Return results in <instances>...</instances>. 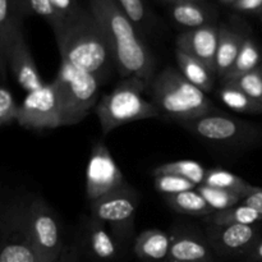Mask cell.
<instances>
[{"label": "cell", "instance_id": "obj_28", "mask_svg": "<svg viewBox=\"0 0 262 262\" xmlns=\"http://www.w3.org/2000/svg\"><path fill=\"white\" fill-rule=\"evenodd\" d=\"M197 191L201 193V196L204 197L205 201L214 212L237 206V205L242 204L243 200L247 197L246 194L227 191V189L214 188V187L205 186V184L197 187Z\"/></svg>", "mask_w": 262, "mask_h": 262}, {"label": "cell", "instance_id": "obj_1", "mask_svg": "<svg viewBox=\"0 0 262 262\" xmlns=\"http://www.w3.org/2000/svg\"><path fill=\"white\" fill-rule=\"evenodd\" d=\"M61 61H67L106 81L117 69L110 41L90 9L78 7L51 26Z\"/></svg>", "mask_w": 262, "mask_h": 262}, {"label": "cell", "instance_id": "obj_8", "mask_svg": "<svg viewBox=\"0 0 262 262\" xmlns=\"http://www.w3.org/2000/svg\"><path fill=\"white\" fill-rule=\"evenodd\" d=\"M27 229L37 251L40 262H51L64 251L63 234L55 212L42 199H36L26 207Z\"/></svg>", "mask_w": 262, "mask_h": 262}, {"label": "cell", "instance_id": "obj_12", "mask_svg": "<svg viewBox=\"0 0 262 262\" xmlns=\"http://www.w3.org/2000/svg\"><path fill=\"white\" fill-rule=\"evenodd\" d=\"M7 66L18 84L27 92L41 89L45 84L38 73V69L23 35L22 25L14 28L9 38V45L7 50Z\"/></svg>", "mask_w": 262, "mask_h": 262}, {"label": "cell", "instance_id": "obj_18", "mask_svg": "<svg viewBox=\"0 0 262 262\" xmlns=\"http://www.w3.org/2000/svg\"><path fill=\"white\" fill-rule=\"evenodd\" d=\"M247 36L238 31L237 28H232L229 26H220L219 27V42H217L216 59H215V71L220 78H224L234 64L243 41Z\"/></svg>", "mask_w": 262, "mask_h": 262}, {"label": "cell", "instance_id": "obj_38", "mask_svg": "<svg viewBox=\"0 0 262 262\" xmlns=\"http://www.w3.org/2000/svg\"><path fill=\"white\" fill-rule=\"evenodd\" d=\"M61 257H63V262H81L79 252L76 246L66 245L63 253H61Z\"/></svg>", "mask_w": 262, "mask_h": 262}, {"label": "cell", "instance_id": "obj_25", "mask_svg": "<svg viewBox=\"0 0 262 262\" xmlns=\"http://www.w3.org/2000/svg\"><path fill=\"white\" fill-rule=\"evenodd\" d=\"M219 99L229 109L246 114H262V104L251 99L232 82H223V86L217 91Z\"/></svg>", "mask_w": 262, "mask_h": 262}, {"label": "cell", "instance_id": "obj_11", "mask_svg": "<svg viewBox=\"0 0 262 262\" xmlns=\"http://www.w3.org/2000/svg\"><path fill=\"white\" fill-rule=\"evenodd\" d=\"M258 224L207 225L205 237L215 255L222 257H246L261 237Z\"/></svg>", "mask_w": 262, "mask_h": 262}, {"label": "cell", "instance_id": "obj_39", "mask_svg": "<svg viewBox=\"0 0 262 262\" xmlns=\"http://www.w3.org/2000/svg\"><path fill=\"white\" fill-rule=\"evenodd\" d=\"M173 4H177V3H183V2H196V0H169Z\"/></svg>", "mask_w": 262, "mask_h": 262}, {"label": "cell", "instance_id": "obj_37", "mask_svg": "<svg viewBox=\"0 0 262 262\" xmlns=\"http://www.w3.org/2000/svg\"><path fill=\"white\" fill-rule=\"evenodd\" d=\"M245 258L247 262H262V234Z\"/></svg>", "mask_w": 262, "mask_h": 262}, {"label": "cell", "instance_id": "obj_20", "mask_svg": "<svg viewBox=\"0 0 262 262\" xmlns=\"http://www.w3.org/2000/svg\"><path fill=\"white\" fill-rule=\"evenodd\" d=\"M176 58L179 67V72L183 74L184 78L188 79L191 83L199 87L205 94L214 89L215 73L210 71L204 63L192 58L188 54L178 50V49L176 50Z\"/></svg>", "mask_w": 262, "mask_h": 262}, {"label": "cell", "instance_id": "obj_7", "mask_svg": "<svg viewBox=\"0 0 262 262\" xmlns=\"http://www.w3.org/2000/svg\"><path fill=\"white\" fill-rule=\"evenodd\" d=\"M138 202L137 191L128 184L91 202V215L101 220L118 242L122 243L133 234Z\"/></svg>", "mask_w": 262, "mask_h": 262}, {"label": "cell", "instance_id": "obj_23", "mask_svg": "<svg viewBox=\"0 0 262 262\" xmlns=\"http://www.w3.org/2000/svg\"><path fill=\"white\" fill-rule=\"evenodd\" d=\"M171 18L178 25L188 27L189 30L212 25L211 13L206 8L196 4L194 2L177 3L171 8Z\"/></svg>", "mask_w": 262, "mask_h": 262}, {"label": "cell", "instance_id": "obj_13", "mask_svg": "<svg viewBox=\"0 0 262 262\" xmlns=\"http://www.w3.org/2000/svg\"><path fill=\"white\" fill-rule=\"evenodd\" d=\"M0 262H40L27 229L26 209L12 215L0 238Z\"/></svg>", "mask_w": 262, "mask_h": 262}, {"label": "cell", "instance_id": "obj_43", "mask_svg": "<svg viewBox=\"0 0 262 262\" xmlns=\"http://www.w3.org/2000/svg\"><path fill=\"white\" fill-rule=\"evenodd\" d=\"M260 71H261V74H262V63H261V66H260Z\"/></svg>", "mask_w": 262, "mask_h": 262}, {"label": "cell", "instance_id": "obj_22", "mask_svg": "<svg viewBox=\"0 0 262 262\" xmlns=\"http://www.w3.org/2000/svg\"><path fill=\"white\" fill-rule=\"evenodd\" d=\"M209 225H228V224H258L262 222V214L253 207L239 204L223 211H215L205 217Z\"/></svg>", "mask_w": 262, "mask_h": 262}, {"label": "cell", "instance_id": "obj_3", "mask_svg": "<svg viewBox=\"0 0 262 262\" xmlns=\"http://www.w3.org/2000/svg\"><path fill=\"white\" fill-rule=\"evenodd\" d=\"M148 87L152 104L160 114H165L178 123L197 119L217 110L204 91L174 68L159 72Z\"/></svg>", "mask_w": 262, "mask_h": 262}, {"label": "cell", "instance_id": "obj_6", "mask_svg": "<svg viewBox=\"0 0 262 262\" xmlns=\"http://www.w3.org/2000/svg\"><path fill=\"white\" fill-rule=\"evenodd\" d=\"M182 127L201 140L229 146H255L262 140V129L258 125L235 119L220 110L197 119L181 123Z\"/></svg>", "mask_w": 262, "mask_h": 262}, {"label": "cell", "instance_id": "obj_30", "mask_svg": "<svg viewBox=\"0 0 262 262\" xmlns=\"http://www.w3.org/2000/svg\"><path fill=\"white\" fill-rule=\"evenodd\" d=\"M155 187L163 196H170V194L181 193V192L196 189L197 187L192 182L182 178V177L171 176V174H163V176L155 177Z\"/></svg>", "mask_w": 262, "mask_h": 262}, {"label": "cell", "instance_id": "obj_27", "mask_svg": "<svg viewBox=\"0 0 262 262\" xmlns=\"http://www.w3.org/2000/svg\"><path fill=\"white\" fill-rule=\"evenodd\" d=\"M202 184L209 187H214V188L237 192V193L246 194V196L251 194L256 188H257V187L250 184L247 181L241 178V177H238L237 174L219 168L209 169Z\"/></svg>", "mask_w": 262, "mask_h": 262}, {"label": "cell", "instance_id": "obj_10", "mask_svg": "<svg viewBox=\"0 0 262 262\" xmlns=\"http://www.w3.org/2000/svg\"><path fill=\"white\" fill-rule=\"evenodd\" d=\"M17 123L27 129H55L63 127L58 95L53 82L28 92L18 109Z\"/></svg>", "mask_w": 262, "mask_h": 262}, {"label": "cell", "instance_id": "obj_33", "mask_svg": "<svg viewBox=\"0 0 262 262\" xmlns=\"http://www.w3.org/2000/svg\"><path fill=\"white\" fill-rule=\"evenodd\" d=\"M135 26H142L146 22L147 12L143 0H114Z\"/></svg>", "mask_w": 262, "mask_h": 262}, {"label": "cell", "instance_id": "obj_32", "mask_svg": "<svg viewBox=\"0 0 262 262\" xmlns=\"http://www.w3.org/2000/svg\"><path fill=\"white\" fill-rule=\"evenodd\" d=\"M18 109L19 105H17L12 92L7 87H0V127L17 122Z\"/></svg>", "mask_w": 262, "mask_h": 262}, {"label": "cell", "instance_id": "obj_17", "mask_svg": "<svg viewBox=\"0 0 262 262\" xmlns=\"http://www.w3.org/2000/svg\"><path fill=\"white\" fill-rule=\"evenodd\" d=\"M170 233L147 229L137 235L133 246L136 256L146 262H165L170 252Z\"/></svg>", "mask_w": 262, "mask_h": 262}, {"label": "cell", "instance_id": "obj_36", "mask_svg": "<svg viewBox=\"0 0 262 262\" xmlns=\"http://www.w3.org/2000/svg\"><path fill=\"white\" fill-rule=\"evenodd\" d=\"M233 7L242 12H255L262 8V0H237L233 3Z\"/></svg>", "mask_w": 262, "mask_h": 262}, {"label": "cell", "instance_id": "obj_21", "mask_svg": "<svg viewBox=\"0 0 262 262\" xmlns=\"http://www.w3.org/2000/svg\"><path fill=\"white\" fill-rule=\"evenodd\" d=\"M164 199H165L166 204L179 214L206 217L214 212L205 201L204 197L201 196V193L197 191V188L177 194H170V196H164Z\"/></svg>", "mask_w": 262, "mask_h": 262}, {"label": "cell", "instance_id": "obj_35", "mask_svg": "<svg viewBox=\"0 0 262 262\" xmlns=\"http://www.w3.org/2000/svg\"><path fill=\"white\" fill-rule=\"evenodd\" d=\"M242 204L253 207V209H256L262 214V188H258L257 187L252 193L248 194V196L243 200Z\"/></svg>", "mask_w": 262, "mask_h": 262}, {"label": "cell", "instance_id": "obj_4", "mask_svg": "<svg viewBox=\"0 0 262 262\" xmlns=\"http://www.w3.org/2000/svg\"><path fill=\"white\" fill-rule=\"evenodd\" d=\"M147 87L148 83L143 79L128 77L97 102L95 113L104 135L136 120L160 117L158 107L143 97Z\"/></svg>", "mask_w": 262, "mask_h": 262}, {"label": "cell", "instance_id": "obj_14", "mask_svg": "<svg viewBox=\"0 0 262 262\" xmlns=\"http://www.w3.org/2000/svg\"><path fill=\"white\" fill-rule=\"evenodd\" d=\"M217 42H219V27L207 25L182 32L177 38V49L204 63L210 71L216 74L215 59H216Z\"/></svg>", "mask_w": 262, "mask_h": 262}, {"label": "cell", "instance_id": "obj_26", "mask_svg": "<svg viewBox=\"0 0 262 262\" xmlns=\"http://www.w3.org/2000/svg\"><path fill=\"white\" fill-rule=\"evenodd\" d=\"M207 169L196 160H177L161 164L152 170V176H163V174H171V176L182 177L187 181L192 182L196 186H201L206 177Z\"/></svg>", "mask_w": 262, "mask_h": 262}, {"label": "cell", "instance_id": "obj_34", "mask_svg": "<svg viewBox=\"0 0 262 262\" xmlns=\"http://www.w3.org/2000/svg\"><path fill=\"white\" fill-rule=\"evenodd\" d=\"M51 4H53L54 9L58 12V14L61 15V17L68 15L69 13H72L78 8L76 0H51Z\"/></svg>", "mask_w": 262, "mask_h": 262}, {"label": "cell", "instance_id": "obj_29", "mask_svg": "<svg viewBox=\"0 0 262 262\" xmlns=\"http://www.w3.org/2000/svg\"><path fill=\"white\" fill-rule=\"evenodd\" d=\"M18 3H19V10L22 17L30 14L40 15V17L45 18L50 23V26L63 18L54 9L51 0H18Z\"/></svg>", "mask_w": 262, "mask_h": 262}, {"label": "cell", "instance_id": "obj_40", "mask_svg": "<svg viewBox=\"0 0 262 262\" xmlns=\"http://www.w3.org/2000/svg\"><path fill=\"white\" fill-rule=\"evenodd\" d=\"M61 253H63V252H61ZM51 262H63V257H61V255H60V257L56 258V260H54V261H51Z\"/></svg>", "mask_w": 262, "mask_h": 262}, {"label": "cell", "instance_id": "obj_31", "mask_svg": "<svg viewBox=\"0 0 262 262\" xmlns=\"http://www.w3.org/2000/svg\"><path fill=\"white\" fill-rule=\"evenodd\" d=\"M234 83L235 86L239 87L245 94H247L251 99L262 104V74L260 71V67L253 69L250 73L239 77L233 81H228Z\"/></svg>", "mask_w": 262, "mask_h": 262}, {"label": "cell", "instance_id": "obj_15", "mask_svg": "<svg viewBox=\"0 0 262 262\" xmlns=\"http://www.w3.org/2000/svg\"><path fill=\"white\" fill-rule=\"evenodd\" d=\"M169 258L182 262H216L206 237L192 228L177 225L170 232Z\"/></svg>", "mask_w": 262, "mask_h": 262}, {"label": "cell", "instance_id": "obj_2", "mask_svg": "<svg viewBox=\"0 0 262 262\" xmlns=\"http://www.w3.org/2000/svg\"><path fill=\"white\" fill-rule=\"evenodd\" d=\"M89 9L109 38L120 76L123 78L138 77L150 84L155 60L129 18L114 0H90Z\"/></svg>", "mask_w": 262, "mask_h": 262}, {"label": "cell", "instance_id": "obj_24", "mask_svg": "<svg viewBox=\"0 0 262 262\" xmlns=\"http://www.w3.org/2000/svg\"><path fill=\"white\" fill-rule=\"evenodd\" d=\"M261 63L262 60L260 49L257 48V45H256V42L252 38L246 37L234 64H233L230 71L228 72V74L222 81L228 82L239 78V77L252 72L253 69L258 68L261 66Z\"/></svg>", "mask_w": 262, "mask_h": 262}, {"label": "cell", "instance_id": "obj_42", "mask_svg": "<svg viewBox=\"0 0 262 262\" xmlns=\"http://www.w3.org/2000/svg\"><path fill=\"white\" fill-rule=\"evenodd\" d=\"M165 262H182V261H177V260H173V258H168Z\"/></svg>", "mask_w": 262, "mask_h": 262}, {"label": "cell", "instance_id": "obj_9", "mask_svg": "<svg viewBox=\"0 0 262 262\" xmlns=\"http://www.w3.org/2000/svg\"><path fill=\"white\" fill-rule=\"evenodd\" d=\"M125 186L128 182L109 148L97 142L92 147L86 169V196L90 204Z\"/></svg>", "mask_w": 262, "mask_h": 262}, {"label": "cell", "instance_id": "obj_41", "mask_svg": "<svg viewBox=\"0 0 262 262\" xmlns=\"http://www.w3.org/2000/svg\"><path fill=\"white\" fill-rule=\"evenodd\" d=\"M222 2H224V3H234V2H237V0H222Z\"/></svg>", "mask_w": 262, "mask_h": 262}, {"label": "cell", "instance_id": "obj_19", "mask_svg": "<svg viewBox=\"0 0 262 262\" xmlns=\"http://www.w3.org/2000/svg\"><path fill=\"white\" fill-rule=\"evenodd\" d=\"M22 25L18 0H0V79L7 78V50L9 38L17 26Z\"/></svg>", "mask_w": 262, "mask_h": 262}, {"label": "cell", "instance_id": "obj_16", "mask_svg": "<svg viewBox=\"0 0 262 262\" xmlns=\"http://www.w3.org/2000/svg\"><path fill=\"white\" fill-rule=\"evenodd\" d=\"M86 245L90 253L96 260L109 262L119 253V245L109 228L91 215L86 224Z\"/></svg>", "mask_w": 262, "mask_h": 262}, {"label": "cell", "instance_id": "obj_5", "mask_svg": "<svg viewBox=\"0 0 262 262\" xmlns=\"http://www.w3.org/2000/svg\"><path fill=\"white\" fill-rule=\"evenodd\" d=\"M51 82L58 95L63 125L78 124L96 105L100 82L90 72L61 61Z\"/></svg>", "mask_w": 262, "mask_h": 262}]
</instances>
